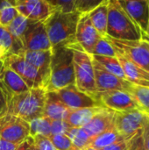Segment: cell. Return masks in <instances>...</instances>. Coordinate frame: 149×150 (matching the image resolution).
<instances>
[{
  "mask_svg": "<svg viewBox=\"0 0 149 150\" xmlns=\"http://www.w3.org/2000/svg\"><path fill=\"white\" fill-rule=\"evenodd\" d=\"M141 137H142V141H143V144L145 148L149 150V119L145 123L141 130Z\"/></svg>",
  "mask_w": 149,
  "mask_h": 150,
  "instance_id": "ab89813d",
  "label": "cell"
},
{
  "mask_svg": "<svg viewBox=\"0 0 149 150\" xmlns=\"http://www.w3.org/2000/svg\"><path fill=\"white\" fill-rule=\"evenodd\" d=\"M80 16L81 14L77 11L70 13L54 11L43 22L52 48L55 47L71 46L76 43V33Z\"/></svg>",
  "mask_w": 149,
  "mask_h": 150,
  "instance_id": "277c9868",
  "label": "cell"
},
{
  "mask_svg": "<svg viewBox=\"0 0 149 150\" xmlns=\"http://www.w3.org/2000/svg\"><path fill=\"white\" fill-rule=\"evenodd\" d=\"M69 47L74 52L75 85L80 91L92 96L97 92L92 57L85 53L77 43Z\"/></svg>",
  "mask_w": 149,
  "mask_h": 150,
  "instance_id": "5b68a950",
  "label": "cell"
},
{
  "mask_svg": "<svg viewBox=\"0 0 149 150\" xmlns=\"http://www.w3.org/2000/svg\"><path fill=\"white\" fill-rule=\"evenodd\" d=\"M66 135L70 139L75 150H83L90 147L91 138L83 127H70Z\"/></svg>",
  "mask_w": 149,
  "mask_h": 150,
  "instance_id": "4316f807",
  "label": "cell"
},
{
  "mask_svg": "<svg viewBox=\"0 0 149 150\" xmlns=\"http://www.w3.org/2000/svg\"><path fill=\"white\" fill-rule=\"evenodd\" d=\"M30 125V136L42 135L49 138L51 134V120L46 117H40L29 122Z\"/></svg>",
  "mask_w": 149,
  "mask_h": 150,
  "instance_id": "f1b7e54d",
  "label": "cell"
},
{
  "mask_svg": "<svg viewBox=\"0 0 149 150\" xmlns=\"http://www.w3.org/2000/svg\"><path fill=\"white\" fill-rule=\"evenodd\" d=\"M148 1H149V0H148Z\"/></svg>",
  "mask_w": 149,
  "mask_h": 150,
  "instance_id": "681fc988",
  "label": "cell"
},
{
  "mask_svg": "<svg viewBox=\"0 0 149 150\" xmlns=\"http://www.w3.org/2000/svg\"><path fill=\"white\" fill-rule=\"evenodd\" d=\"M119 2L146 36L149 22L148 0H119Z\"/></svg>",
  "mask_w": 149,
  "mask_h": 150,
  "instance_id": "2e32d148",
  "label": "cell"
},
{
  "mask_svg": "<svg viewBox=\"0 0 149 150\" xmlns=\"http://www.w3.org/2000/svg\"><path fill=\"white\" fill-rule=\"evenodd\" d=\"M71 127L65 120H51V134H66Z\"/></svg>",
  "mask_w": 149,
  "mask_h": 150,
  "instance_id": "d590c367",
  "label": "cell"
},
{
  "mask_svg": "<svg viewBox=\"0 0 149 150\" xmlns=\"http://www.w3.org/2000/svg\"><path fill=\"white\" fill-rule=\"evenodd\" d=\"M30 137V125L27 121L6 113L0 118V139L19 145Z\"/></svg>",
  "mask_w": 149,
  "mask_h": 150,
  "instance_id": "ba28073f",
  "label": "cell"
},
{
  "mask_svg": "<svg viewBox=\"0 0 149 150\" xmlns=\"http://www.w3.org/2000/svg\"><path fill=\"white\" fill-rule=\"evenodd\" d=\"M1 82L10 95H18L30 90L22 78L6 66L1 76Z\"/></svg>",
  "mask_w": 149,
  "mask_h": 150,
  "instance_id": "44dd1931",
  "label": "cell"
},
{
  "mask_svg": "<svg viewBox=\"0 0 149 150\" xmlns=\"http://www.w3.org/2000/svg\"><path fill=\"white\" fill-rule=\"evenodd\" d=\"M68 108L62 103L54 91H47L43 116L51 120H64Z\"/></svg>",
  "mask_w": 149,
  "mask_h": 150,
  "instance_id": "ffe728a7",
  "label": "cell"
},
{
  "mask_svg": "<svg viewBox=\"0 0 149 150\" xmlns=\"http://www.w3.org/2000/svg\"><path fill=\"white\" fill-rule=\"evenodd\" d=\"M106 36L118 40H142L143 33L119 0H109Z\"/></svg>",
  "mask_w": 149,
  "mask_h": 150,
  "instance_id": "6da1fadb",
  "label": "cell"
},
{
  "mask_svg": "<svg viewBox=\"0 0 149 150\" xmlns=\"http://www.w3.org/2000/svg\"><path fill=\"white\" fill-rule=\"evenodd\" d=\"M92 62L94 68L97 92H105L112 91L126 92L129 91L131 85L133 84L132 83L109 73L93 59Z\"/></svg>",
  "mask_w": 149,
  "mask_h": 150,
  "instance_id": "4fadbf2b",
  "label": "cell"
},
{
  "mask_svg": "<svg viewBox=\"0 0 149 150\" xmlns=\"http://www.w3.org/2000/svg\"><path fill=\"white\" fill-rule=\"evenodd\" d=\"M32 21L28 18H25L24 16L18 14L6 27L9 30V32L18 40H19L22 42L23 35L28 26V25Z\"/></svg>",
  "mask_w": 149,
  "mask_h": 150,
  "instance_id": "f546056e",
  "label": "cell"
},
{
  "mask_svg": "<svg viewBox=\"0 0 149 150\" xmlns=\"http://www.w3.org/2000/svg\"><path fill=\"white\" fill-rule=\"evenodd\" d=\"M102 107L68 110L64 120L71 127H83Z\"/></svg>",
  "mask_w": 149,
  "mask_h": 150,
  "instance_id": "603a6c76",
  "label": "cell"
},
{
  "mask_svg": "<svg viewBox=\"0 0 149 150\" xmlns=\"http://www.w3.org/2000/svg\"><path fill=\"white\" fill-rule=\"evenodd\" d=\"M108 4L109 0H103L97 8H95L88 14L93 26L102 37L106 36L108 22Z\"/></svg>",
  "mask_w": 149,
  "mask_h": 150,
  "instance_id": "7402d4cb",
  "label": "cell"
},
{
  "mask_svg": "<svg viewBox=\"0 0 149 150\" xmlns=\"http://www.w3.org/2000/svg\"><path fill=\"white\" fill-rule=\"evenodd\" d=\"M127 143H128V150H148L143 144L141 132L137 135H135L133 139L128 141Z\"/></svg>",
  "mask_w": 149,
  "mask_h": 150,
  "instance_id": "f35d334b",
  "label": "cell"
},
{
  "mask_svg": "<svg viewBox=\"0 0 149 150\" xmlns=\"http://www.w3.org/2000/svg\"><path fill=\"white\" fill-rule=\"evenodd\" d=\"M128 93L132 95L140 110L149 117V87L132 84Z\"/></svg>",
  "mask_w": 149,
  "mask_h": 150,
  "instance_id": "83f0119b",
  "label": "cell"
},
{
  "mask_svg": "<svg viewBox=\"0 0 149 150\" xmlns=\"http://www.w3.org/2000/svg\"><path fill=\"white\" fill-rule=\"evenodd\" d=\"M52 6L54 11H59L62 13L75 12V0H47Z\"/></svg>",
  "mask_w": 149,
  "mask_h": 150,
  "instance_id": "1f68e13d",
  "label": "cell"
},
{
  "mask_svg": "<svg viewBox=\"0 0 149 150\" xmlns=\"http://www.w3.org/2000/svg\"><path fill=\"white\" fill-rule=\"evenodd\" d=\"M105 37L113 46L116 52L149 73V40L144 38L140 40L126 41Z\"/></svg>",
  "mask_w": 149,
  "mask_h": 150,
  "instance_id": "8992f818",
  "label": "cell"
},
{
  "mask_svg": "<svg viewBox=\"0 0 149 150\" xmlns=\"http://www.w3.org/2000/svg\"><path fill=\"white\" fill-rule=\"evenodd\" d=\"M91 55L116 57V51L111 42L106 39V37H102L95 46Z\"/></svg>",
  "mask_w": 149,
  "mask_h": 150,
  "instance_id": "4dcf8cb0",
  "label": "cell"
},
{
  "mask_svg": "<svg viewBox=\"0 0 149 150\" xmlns=\"http://www.w3.org/2000/svg\"><path fill=\"white\" fill-rule=\"evenodd\" d=\"M34 144L39 150H56L48 138L42 135H36L33 137Z\"/></svg>",
  "mask_w": 149,
  "mask_h": 150,
  "instance_id": "74e56055",
  "label": "cell"
},
{
  "mask_svg": "<svg viewBox=\"0 0 149 150\" xmlns=\"http://www.w3.org/2000/svg\"><path fill=\"white\" fill-rule=\"evenodd\" d=\"M18 145L8 142L0 139V150H16L18 149Z\"/></svg>",
  "mask_w": 149,
  "mask_h": 150,
  "instance_id": "b9f144b4",
  "label": "cell"
},
{
  "mask_svg": "<svg viewBox=\"0 0 149 150\" xmlns=\"http://www.w3.org/2000/svg\"><path fill=\"white\" fill-rule=\"evenodd\" d=\"M22 44L24 49L26 51H45L52 49L44 23L32 21L23 35Z\"/></svg>",
  "mask_w": 149,
  "mask_h": 150,
  "instance_id": "8fae6325",
  "label": "cell"
},
{
  "mask_svg": "<svg viewBox=\"0 0 149 150\" xmlns=\"http://www.w3.org/2000/svg\"><path fill=\"white\" fill-rule=\"evenodd\" d=\"M91 57L95 62H97L101 67H103L109 73L118 77H120L122 79H126L124 71L117 57H108V56H100V55H91Z\"/></svg>",
  "mask_w": 149,
  "mask_h": 150,
  "instance_id": "484cf974",
  "label": "cell"
},
{
  "mask_svg": "<svg viewBox=\"0 0 149 150\" xmlns=\"http://www.w3.org/2000/svg\"><path fill=\"white\" fill-rule=\"evenodd\" d=\"M122 141H125L122 136L115 129H112L91 138L90 147L100 150Z\"/></svg>",
  "mask_w": 149,
  "mask_h": 150,
  "instance_id": "d4e9b609",
  "label": "cell"
},
{
  "mask_svg": "<svg viewBox=\"0 0 149 150\" xmlns=\"http://www.w3.org/2000/svg\"><path fill=\"white\" fill-rule=\"evenodd\" d=\"M5 66L17 73L29 89H44L43 81L37 69L22 56L17 54H6L4 56Z\"/></svg>",
  "mask_w": 149,
  "mask_h": 150,
  "instance_id": "9c48e42d",
  "label": "cell"
},
{
  "mask_svg": "<svg viewBox=\"0 0 149 150\" xmlns=\"http://www.w3.org/2000/svg\"><path fill=\"white\" fill-rule=\"evenodd\" d=\"M54 92L57 93L60 99L69 110L101 107L92 96L80 91L75 84L68 85Z\"/></svg>",
  "mask_w": 149,
  "mask_h": 150,
  "instance_id": "7c38bea8",
  "label": "cell"
},
{
  "mask_svg": "<svg viewBox=\"0 0 149 150\" xmlns=\"http://www.w3.org/2000/svg\"><path fill=\"white\" fill-rule=\"evenodd\" d=\"M19 13L15 6L5 7L0 10V25L7 26Z\"/></svg>",
  "mask_w": 149,
  "mask_h": 150,
  "instance_id": "e575fe53",
  "label": "cell"
},
{
  "mask_svg": "<svg viewBox=\"0 0 149 150\" xmlns=\"http://www.w3.org/2000/svg\"><path fill=\"white\" fill-rule=\"evenodd\" d=\"M6 55V53H5V51L3 49V47L0 46V58H3V57H4Z\"/></svg>",
  "mask_w": 149,
  "mask_h": 150,
  "instance_id": "f6af8a7d",
  "label": "cell"
},
{
  "mask_svg": "<svg viewBox=\"0 0 149 150\" xmlns=\"http://www.w3.org/2000/svg\"><path fill=\"white\" fill-rule=\"evenodd\" d=\"M47 91L42 88L30 89L18 95H11L7 113L18 117L28 123L43 117Z\"/></svg>",
  "mask_w": 149,
  "mask_h": 150,
  "instance_id": "3957f363",
  "label": "cell"
},
{
  "mask_svg": "<svg viewBox=\"0 0 149 150\" xmlns=\"http://www.w3.org/2000/svg\"><path fill=\"white\" fill-rule=\"evenodd\" d=\"M114 117L115 112L102 107L83 128L90 138H93L104 132L115 129Z\"/></svg>",
  "mask_w": 149,
  "mask_h": 150,
  "instance_id": "ac0fdd59",
  "label": "cell"
},
{
  "mask_svg": "<svg viewBox=\"0 0 149 150\" xmlns=\"http://www.w3.org/2000/svg\"><path fill=\"white\" fill-rule=\"evenodd\" d=\"M148 119V116L139 109L115 112L114 128L126 142H128L141 132Z\"/></svg>",
  "mask_w": 149,
  "mask_h": 150,
  "instance_id": "52a82bcc",
  "label": "cell"
},
{
  "mask_svg": "<svg viewBox=\"0 0 149 150\" xmlns=\"http://www.w3.org/2000/svg\"><path fill=\"white\" fill-rule=\"evenodd\" d=\"M0 46L6 54L21 55L25 51L22 42L16 39L7 29L6 26L0 25Z\"/></svg>",
  "mask_w": 149,
  "mask_h": 150,
  "instance_id": "cb8c5ba5",
  "label": "cell"
},
{
  "mask_svg": "<svg viewBox=\"0 0 149 150\" xmlns=\"http://www.w3.org/2000/svg\"><path fill=\"white\" fill-rule=\"evenodd\" d=\"M145 39H148V40H149V22H148V25L147 33H146V38H145Z\"/></svg>",
  "mask_w": 149,
  "mask_h": 150,
  "instance_id": "7dc6e473",
  "label": "cell"
},
{
  "mask_svg": "<svg viewBox=\"0 0 149 150\" xmlns=\"http://www.w3.org/2000/svg\"><path fill=\"white\" fill-rule=\"evenodd\" d=\"M102 36L93 26L88 14H81L76 26V40L78 46L87 54H92L95 46Z\"/></svg>",
  "mask_w": 149,
  "mask_h": 150,
  "instance_id": "9a60e30c",
  "label": "cell"
},
{
  "mask_svg": "<svg viewBox=\"0 0 149 150\" xmlns=\"http://www.w3.org/2000/svg\"><path fill=\"white\" fill-rule=\"evenodd\" d=\"M92 97L99 103L101 106L115 112H129L137 109L140 110L132 95L126 91H112L96 92L92 95Z\"/></svg>",
  "mask_w": 149,
  "mask_h": 150,
  "instance_id": "30bf717a",
  "label": "cell"
},
{
  "mask_svg": "<svg viewBox=\"0 0 149 150\" xmlns=\"http://www.w3.org/2000/svg\"><path fill=\"white\" fill-rule=\"evenodd\" d=\"M10 96V93L4 88L0 79V118L7 113V105Z\"/></svg>",
  "mask_w": 149,
  "mask_h": 150,
  "instance_id": "8d00e7d4",
  "label": "cell"
},
{
  "mask_svg": "<svg viewBox=\"0 0 149 150\" xmlns=\"http://www.w3.org/2000/svg\"><path fill=\"white\" fill-rule=\"evenodd\" d=\"M100 150H128V143L126 141H122Z\"/></svg>",
  "mask_w": 149,
  "mask_h": 150,
  "instance_id": "60d3db41",
  "label": "cell"
},
{
  "mask_svg": "<svg viewBox=\"0 0 149 150\" xmlns=\"http://www.w3.org/2000/svg\"><path fill=\"white\" fill-rule=\"evenodd\" d=\"M116 57L118 58L124 71L126 79L128 82L135 85L149 87V73L118 52H116Z\"/></svg>",
  "mask_w": 149,
  "mask_h": 150,
  "instance_id": "d6986e66",
  "label": "cell"
},
{
  "mask_svg": "<svg viewBox=\"0 0 149 150\" xmlns=\"http://www.w3.org/2000/svg\"><path fill=\"white\" fill-rule=\"evenodd\" d=\"M18 12L34 22H45L54 12L47 0H16Z\"/></svg>",
  "mask_w": 149,
  "mask_h": 150,
  "instance_id": "5bb4252c",
  "label": "cell"
},
{
  "mask_svg": "<svg viewBox=\"0 0 149 150\" xmlns=\"http://www.w3.org/2000/svg\"><path fill=\"white\" fill-rule=\"evenodd\" d=\"M51 74L47 91H57L75 84L74 52L69 46L55 47L51 49Z\"/></svg>",
  "mask_w": 149,
  "mask_h": 150,
  "instance_id": "7a4b0ae2",
  "label": "cell"
},
{
  "mask_svg": "<svg viewBox=\"0 0 149 150\" xmlns=\"http://www.w3.org/2000/svg\"><path fill=\"white\" fill-rule=\"evenodd\" d=\"M83 150H98V149H93V148L89 147V148H86V149H83Z\"/></svg>",
  "mask_w": 149,
  "mask_h": 150,
  "instance_id": "c3c4849f",
  "label": "cell"
},
{
  "mask_svg": "<svg viewBox=\"0 0 149 150\" xmlns=\"http://www.w3.org/2000/svg\"><path fill=\"white\" fill-rule=\"evenodd\" d=\"M5 69V62H4V57L0 58V79L3 75V72Z\"/></svg>",
  "mask_w": 149,
  "mask_h": 150,
  "instance_id": "ee69618b",
  "label": "cell"
},
{
  "mask_svg": "<svg viewBox=\"0 0 149 150\" xmlns=\"http://www.w3.org/2000/svg\"><path fill=\"white\" fill-rule=\"evenodd\" d=\"M48 139L56 150H75L70 139L66 134L51 135Z\"/></svg>",
  "mask_w": 149,
  "mask_h": 150,
  "instance_id": "d6a6232c",
  "label": "cell"
},
{
  "mask_svg": "<svg viewBox=\"0 0 149 150\" xmlns=\"http://www.w3.org/2000/svg\"><path fill=\"white\" fill-rule=\"evenodd\" d=\"M33 142H33V138L30 136L25 141H24L21 144H19L18 149L16 150H28L30 149V147L33 144Z\"/></svg>",
  "mask_w": 149,
  "mask_h": 150,
  "instance_id": "7bdbcfd3",
  "label": "cell"
},
{
  "mask_svg": "<svg viewBox=\"0 0 149 150\" xmlns=\"http://www.w3.org/2000/svg\"><path fill=\"white\" fill-rule=\"evenodd\" d=\"M103 0H75L76 11L80 14H89L97 8Z\"/></svg>",
  "mask_w": 149,
  "mask_h": 150,
  "instance_id": "836d02e7",
  "label": "cell"
},
{
  "mask_svg": "<svg viewBox=\"0 0 149 150\" xmlns=\"http://www.w3.org/2000/svg\"><path fill=\"white\" fill-rule=\"evenodd\" d=\"M33 142H34V141H33ZM28 150H39V149H37V147L35 146V144H34V142H33V144L30 147V149H29Z\"/></svg>",
  "mask_w": 149,
  "mask_h": 150,
  "instance_id": "bcb514c9",
  "label": "cell"
},
{
  "mask_svg": "<svg viewBox=\"0 0 149 150\" xmlns=\"http://www.w3.org/2000/svg\"><path fill=\"white\" fill-rule=\"evenodd\" d=\"M20 56H22L25 61L31 63L37 69L43 81L44 89L47 90L51 74V49L45 51L25 50Z\"/></svg>",
  "mask_w": 149,
  "mask_h": 150,
  "instance_id": "e0dca14e",
  "label": "cell"
}]
</instances>
